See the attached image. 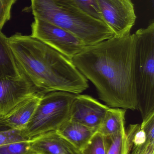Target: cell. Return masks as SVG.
<instances>
[{
    "mask_svg": "<svg viewBox=\"0 0 154 154\" xmlns=\"http://www.w3.org/2000/svg\"><path fill=\"white\" fill-rule=\"evenodd\" d=\"M31 140L14 142L0 146V154H35L31 149Z\"/></svg>",
    "mask_w": 154,
    "mask_h": 154,
    "instance_id": "cell-17",
    "label": "cell"
},
{
    "mask_svg": "<svg viewBox=\"0 0 154 154\" xmlns=\"http://www.w3.org/2000/svg\"><path fill=\"white\" fill-rule=\"evenodd\" d=\"M106 154H128L132 146L126 130L117 134L105 136Z\"/></svg>",
    "mask_w": 154,
    "mask_h": 154,
    "instance_id": "cell-15",
    "label": "cell"
},
{
    "mask_svg": "<svg viewBox=\"0 0 154 154\" xmlns=\"http://www.w3.org/2000/svg\"><path fill=\"white\" fill-rule=\"evenodd\" d=\"M75 96L63 91L42 93L34 113L22 130L24 136L31 139L58 130L70 119L71 108Z\"/></svg>",
    "mask_w": 154,
    "mask_h": 154,
    "instance_id": "cell-5",
    "label": "cell"
},
{
    "mask_svg": "<svg viewBox=\"0 0 154 154\" xmlns=\"http://www.w3.org/2000/svg\"><path fill=\"white\" fill-rule=\"evenodd\" d=\"M37 92L23 74L18 77L0 78V116L8 114Z\"/></svg>",
    "mask_w": 154,
    "mask_h": 154,
    "instance_id": "cell-8",
    "label": "cell"
},
{
    "mask_svg": "<svg viewBox=\"0 0 154 154\" xmlns=\"http://www.w3.org/2000/svg\"><path fill=\"white\" fill-rule=\"evenodd\" d=\"M104 22L115 36L131 33L137 20L134 5L131 0H97Z\"/></svg>",
    "mask_w": 154,
    "mask_h": 154,
    "instance_id": "cell-7",
    "label": "cell"
},
{
    "mask_svg": "<svg viewBox=\"0 0 154 154\" xmlns=\"http://www.w3.org/2000/svg\"><path fill=\"white\" fill-rule=\"evenodd\" d=\"M20 72L38 92L63 91L77 95L88 80L71 60L31 36L16 33L9 38Z\"/></svg>",
    "mask_w": 154,
    "mask_h": 154,
    "instance_id": "cell-2",
    "label": "cell"
},
{
    "mask_svg": "<svg viewBox=\"0 0 154 154\" xmlns=\"http://www.w3.org/2000/svg\"><path fill=\"white\" fill-rule=\"evenodd\" d=\"M141 128L145 132L146 141L154 142V114L143 120Z\"/></svg>",
    "mask_w": 154,
    "mask_h": 154,
    "instance_id": "cell-21",
    "label": "cell"
},
{
    "mask_svg": "<svg viewBox=\"0 0 154 154\" xmlns=\"http://www.w3.org/2000/svg\"><path fill=\"white\" fill-rule=\"evenodd\" d=\"M30 147L35 154H82L81 150L56 131L32 138Z\"/></svg>",
    "mask_w": 154,
    "mask_h": 154,
    "instance_id": "cell-10",
    "label": "cell"
},
{
    "mask_svg": "<svg viewBox=\"0 0 154 154\" xmlns=\"http://www.w3.org/2000/svg\"><path fill=\"white\" fill-rule=\"evenodd\" d=\"M108 108L90 96L77 94L71 104L70 119L97 130Z\"/></svg>",
    "mask_w": 154,
    "mask_h": 154,
    "instance_id": "cell-9",
    "label": "cell"
},
{
    "mask_svg": "<svg viewBox=\"0 0 154 154\" xmlns=\"http://www.w3.org/2000/svg\"><path fill=\"white\" fill-rule=\"evenodd\" d=\"M56 131L82 151L97 130L70 119Z\"/></svg>",
    "mask_w": 154,
    "mask_h": 154,
    "instance_id": "cell-12",
    "label": "cell"
},
{
    "mask_svg": "<svg viewBox=\"0 0 154 154\" xmlns=\"http://www.w3.org/2000/svg\"><path fill=\"white\" fill-rule=\"evenodd\" d=\"M78 7L91 17L104 22L97 0H74Z\"/></svg>",
    "mask_w": 154,
    "mask_h": 154,
    "instance_id": "cell-18",
    "label": "cell"
},
{
    "mask_svg": "<svg viewBox=\"0 0 154 154\" xmlns=\"http://www.w3.org/2000/svg\"><path fill=\"white\" fill-rule=\"evenodd\" d=\"M42 94L37 92L8 114L0 116V131L23 130L34 113Z\"/></svg>",
    "mask_w": 154,
    "mask_h": 154,
    "instance_id": "cell-11",
    "label": "cell"
},
{
    "mask_svg": "<svg viewBox=\"0 0 154 154\" xmlns=\"http://www.w3.org/2000/svg\"><path fill=\"white\" fill-rule=\"evenodd\" d=\"M26 11L61 27L80 40L86 47L113 38L114 33L104 22L84 12L74 0H31Z\"/></svg>",
    "mask_w": 154,
    "mask_h": 154,
    "instance_id": "cell-3",
    "label": "cell"
},
{
    "mask_svg": "<svg viewBox=\"0 0 154 154\" xmlns=\"http://www.w3.org/2000/svg\"><path fill=\"white\" fill-rule=\"evenodd\" d=\"M34 19L31 25V36L69 59H72L86 47L80 40L66 30L38 18Z\"/></svg>",
    "mask_w": 154,
    "mask_h": 154,
    "instance_id": "cell-6",
    "label": "cell"
},
{
    "mask_svg": "<svg viewBox=\"0 0 154 154\" xmlns=\"http://www.w3.org/2000/svg\"><path fill=\"white\" fill-rule=\"evenodd\" d=\"M126 111V109L119 108H108L97 132L104 136H108L117 134L125 130Z\"/></svg>",
    "mask_w": 154,
    "mask_h": 154,
    "instance_id": "cell-13",
    "label": "cell"
},
{
    "mask_svg": "<svg viewBox=\"0 0 154 154\" xmlns=\"http://www.w3.org/2000/svg\"><path fill=\"white\" fill-rule=\"evenodd\" d=\"M81 152L82 154H106L105 136L97 131Z\"/></svg>",
    "mask_w": 154,
    "mask_h": 154,
    "instance_id": "cell-16",
    "label": "cell"
},
{
    "mask_svg": "<svg viewBox=\"0 0 154 154\" xmlns=\"http://www.w3.org/2000/svg\"><path fill=\"white\" fill-rule=\"evenodd\" d=\"M30 140L23 134L22 130L0 131V146L10 143Z\"/></svg>",
    "mask_w": 154,
    "mask_h": 154,
    "instance_id": "cell-19",
    "label": "cell"
},
{
    "mask_svg": "<svg viewBox=\"0 0 154 154\" xmlns=\"http://www.w3.org/2000/svg\"><path fill=\"white\" fill-rule=\"evenodd\" d=\"M134 34L114 36L87 47L72 62L96 89L109 107L134 110L137 100L134 80Z\"/></svg>",
    "mask_w": 154,
    "mask_h": 154,
    "instance_id": "cell-1",
    "label": "cell"
},
{
    "mask_svg": "<svg viewBox=\"0 0 154 154\" xmlns=\"http://www.w3.org/2000/svg\"><path fill=\"white\" fill-rule=\"evenodd\" d=\"M128 154H154V142L146 141L143 145L133 146Z\"/></svg>",
    "mask_w": 154,
    "mask_h": 154,
    "instance_id": "cell-22",
    "label": "cell"
},
{
    "mask_svg": "<svg viewBox=\"0 0 154 154\" xmlns=\"http://www.w3.org/2000/svg\"><path fill=\"white\" fill-rule=\"evenodd\" d=\"M136 39L134 80L137 109L143 120L154 114V22L137 30Z\"/></svg>",
    "mask_w": 154,
    "mask_h": 154,
    "instance_id": "cell-4",
    "label": "cell"
},
{
    "mask_svg": "<svg viewBox=\"0 0 154 154\" xmlns=\"http://www.w3.org/2000/svg\"><path fill=\"white\" fill-rule=\"evenodd\" d=\"M16 0H0V31L11 17V9Z\"/></svg>",
    "mask_w": 154,
    "mask_h": 154,
    "instance_id": "cell-20",
    "label": "cell"
},
{
    "mask_svg": "<svg viewBox=\"0 0 154 154\" xmlns=\"http://www.w3.org/2000/svg\"><path fill=\"white\" fill-rule=\"evenodd\" d=\"M21 75L9 44V38L0 31V78Z\"/></svg>",
    "mask_w": 154,
    "mask_h": 154,
    "instance_id": "cell-14",
    "label": "cell"
}]
</instances>
